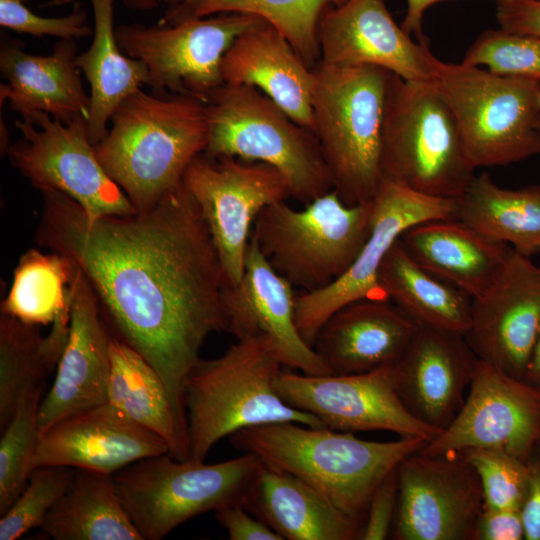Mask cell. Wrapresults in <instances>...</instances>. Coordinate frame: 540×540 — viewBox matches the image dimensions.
Segmentation results:
<instances>
[{"instance_id": "cell-45", "label": "cell", "mask_w": 540, "mask_h": 540, "mask_svg": "<svg viewBox=\"0 0 540 540\" xmlns=\"http://www.w3.org/2000/svg\"><path fill=\"white\" fill-rule=\"evenodd\" d=\"M495 16L502 30L540 38V0H497Z\"/></svg>"}, {"instance_id": "cell-22", "label": "cell", "mask_w": 540, "mask_h": 540, "mask_svg": "<svg viewBox=\"0 0 540 540\" xmlns=\"http://www.w3.org/2000/svg\"><path fill=\"white\" fill-rule=\"evenodd\" d=\"M477 362L463 334L418 326L392 365L393 384L408 411L441 433L463 407Z\"/></svg>"}, {"instance_id": "cell-13", "label": "cell", "mask_w": 540, "mask_h": 540, "mask_svg": "<svg viewBox=\"0 0 540 540\" xmlns=\"http://www.w3.org/2000/svg\"><path fill=\"white\" fill-rule=\"evenodd\" d=\"M183 184L199 206L227 285L237 284L258 214L291 197L287 179L262 162L202 153L189 165Z\"/></svg>"}, {"instance_id": "cell-23", "label": "cell", "mask_w": 540, "mask_h": 540, "mask_svg": "<svg viewBox=\"0 0 540 540\" xmlns=\"http://www.w3.org/2000/svg\"><path fill=\"white\" fill-rule=\"evenodd\" d=\"M165 453L169 445L163 438L105 403L63 418L41 433L32 466L113 475L138 460Z\"/></svg>"}, {"instance_id": "cell-43", "label": "cell", "mask_w": 540, "mask_h": 540, "mask_svg": "<svg viewBox=\"0 0 540 540\" xmlns=\"http://www.w3.org/2000/svg\"><path fill=\"white\" fill-rule=\"evenodd\" d=\"M242 504H234L215 511L218 523L231 540H283L265 522L252 516Z\"/></svg>"}, {"instance_id": "cell-5", "label": "cell", "mask_w": 540, "mask_h": 540, "mask_svg": "<svg viewBox=\"0 0 540 540\" xmlns=\"http://www.w3.org/2000/svg\"><path fill=\"white\" fill-rule=\"evenodd\" d=\"M281 366L254 340H238L217 358L199 359L185 384L189 459L204 461L219 440L244 428L288 421L325 427L280 397Z\"/></svg>"}, {"instance_id": "cell-9", "label": "cell", "mask_w": 540, "mask_h": 540, "mask_svg": "<svg viewBox=\"0 0 540 540\" xmlns=\"http://www.w3.org/2000/svg\"><path fill=\"white\" fill-rule=\"evenodd\" d=\"M434 80L456 116L475 169L540 155V79L499 75L435 57Z\"/></svg>"}, {"instance_id": "cell-16", "label": "cell", "mask_w": 540, "mask_h": 540, "mask_svg": "<svg viewBox=\"0 0 540 540\" xmlns=\"http://www.w3.org/2000/svg\"><path fill=\"white\" fill-rule=\"evenodd\" d=\"M276 390L285 403L344 432L384 430L402 437L435 439L440 432L413 416L399 399L392 365L356 374L281 372Z\"/></svg>"}, {"instance_id": "cell-50", "label": "cell", "mask_w": 540, "mask_h": 540, "mask_svg": "<svg viewBox=\"0 0 540 540\" xmlns=\"http://www.w3.org/2000/svg\"><path fill=\"white\" fill-rule=\"evenodd\" d=\"M53 4L63 5L68 3H76L78 0H50Z\"/></svg>"}, {"instance_id": "cell-4", "label": "cell", "mask_w": 540, "mask_h": 540, "mask_svg": "<svg viewBox=\"0 0 540 540\" xmlns=\"http://www.w3.org/2000/svg\"><path fill=\"white\" fill-rule=\"evenodd\" d=\"M314 133L333 190L348 205L372 201L384 181L381 144L395 74L374 66L313 67Z\"/></svg>"}, {"instance_id": "cell-30", "label": "cell", "mask_w": 540, "mask_h": 540, "mask_svg": "<svg viewBox=\"0 0 540 540\" xmlns=\"http://www.w3.org/2000/svg\"><path fill=\"white\" fill-rule=\"evenodd\" d=\"M379 282L387 298L417 326L466 334L472 298L421 267L400 238L382 263Z\"/></svg>"}, {"instance_id": "cell-35", "label": "cell", "mask_w": 540, "mask_h": 540, "mask_svg": "<svg viewBox=\"0 0 540 540\" xmlns=\"http://www.w3.org/2000/svg\"><path fill=\"white\" fill-rule=\"evenodd\" d=\"M346 0H165L159 24L222 13L258 16L279 30L311 68L320 60L317 26L323 11Z\"/></svg>"}, {"instance_id": "cell-24", "label": "cell", "mask_w": 540, "mask_h": 540, "mask_svg": "<svg viewBox=\"0 0 540 540\" xmlns=\"http://www.w3.org/2000/svg\"><path fill=\"white\" fill-rule=\"evenodd\" d=\"M417 325L389 299H359L334 312L314 349L332 374H356L393 365Z\"/></svg>"}, {"instance_id": "cell-42", "label": "cell", "mask_w": 540, "mask_h": 540, "mask_svg": "<svg viewBox=\"0 0 540 540\" xmlns=\"http://www.w3.org/2000/svg\"><path fill=\"white\" fill-rule=\"evenodd\" d=\"M398 491L396 468L380 482L370 498L361 539L384 540L389 536L396 516Z\"/></svg>"}, {"instance_id": "cell-26", "label": "cell", "mask_w": 540, "mask_h": 540, "mask_svg": "<svg viewBox=\"0 0 540 540\" xmlns=\"http://www.w3.org/2000/svg\"><path fill=\"white\" fill-rule=\"evenodd\" d=\"M408 254L421 267L459 288L472 299L497 280L513 252L456 218L427 220L400 236Z\"/></svg>"}, {"instance_id": "cell-32", "label": "cell", "mask_w": 540, "mask_h": 540, "mask_svg": "<svg viewBox=\"0 0 540 540\" xmlns=\"http://www.w3.org/2000/svg\"><path fill=\"white\" fill-rule=\"evenodd\" d=\"M42 531L55 540H143L116 491L113 475L75 469Z\"/></svg>"}, {"instance_id": "cell-34", "label": "cell", "mask_w": 540, "mask_h": 540, "mask_svg": "<svg viewBox=\"0 0 540 540\" xmlns=\"http://www.w3.org/2000/svg\"><path fill=\"white\" fill-rule=\"evenodd\" d=\"M110 360L108 403L163 438L173 458L188 460V446L179 433L166 386L158 372L115 336L111 340Z\"/></svg>"}, {"instance_id": "cell-40", "label": "cell", "mask_w": 540, "mask_h": 540, "mask_svg": "<svg viewBox=\"0 0 540 540\" xmlns=\"http://www.w3.org/2000/svg\"><path fill=\"white\" fill-rule=\"evenodd\" d=\"M459 453L478 475L484 507L520 510L529 482L527 462L492 448H467Z\"/></svg>"}, {"instance_id": "cell-15", "label": "cell", "mask_w": 540, "mask_h": 540, "mask_svg": "<svg viewBox=\"0 0 540 540\" xmlns=\"http://www.w3.org/2000/svg\"><path fill=\"white\" fill-rule=\"evenodd\" d=\"M397 473L394 539L472 540L483 494L475 469L461 453L417 451L399 464Z\"/></svg>"}, {"instance_id": "cell-28", "label": "cell", "mask_w": 540, "mask_h": 540, "mask_svg": "<svg viewBox=\"0 0 540 540\" xmlns=\"http://www.w3.org/2000/svg\"><path fill=\"white\" fill-rule=\"evenodd\" d=\"M243 506L283 540L361 539L362 520L338 509L300 478L264 464Z\"/></svg>"}, {"instance_id": "cell-41", "label": "cell", "mask_w": 540, "mask_h": 540, "mask_svg": "<svg viewBox=\"0 0 540 540\" xmlns=\"http://www.w3.org/2000/svg\"><path fill=\"white\" fill-rule=\"evenodd\" d=\"M0 25L36 37L52 36L75 40L93 35L88 15L75 3L73 11L61 17H43L27 8L24 0H0Z\"/></svg>"}, {"instance_id": "cell-8", "label": "cell", "mask_w": 540, "mask_h": 540, "mask_svg": "<svg viewBox=\"0 0 540 540\" xmlns=\"http://www.w3.org/2000/svg\"><path fill=\"white\" fill-rule=\"evenodd\" d=\"M373 200L346 204L331 190L301 210L285 201L263 208L251 237L274 270L303 292L342 276L369 237Z\"/></svg>"}, {"instance_id": "cell-46", "label": "cell", "mask_w": 540, "mask_h": 540, "mask_svg": "<svg viewBox=\"0 0 540 540\" xmlns=\"http://www.w3.org/2000/svg\"><path fill=\"white\" fill-rule=\"evenodd\" d=\"M529 482L520 508L524 526V539L540 540V444L529 460Z\"/></svg>"}, {"instance_id": "cell-19", "label": "cell", "mask_w": 540, "mask_h": 540, "mask_svg": "<svg viewBox=\"0 0 540 540\" xmlns=\"http://www.w3.org/2000/svg\"><path fill=\"white\" fill-rule=\"evenodd\" d=\"M540 331V267L513 249L503 271L472 299L465 339L476 357L525 381Z\"/></svg>"}, {"instance_id": "cell-25", "label": "cell", "mask_w": 540, "mask_h": 540, "mask_svg": "<svg viewBox=\"0 0 540 540\" xmlns=\"http://www.w3.org/2000/svg\"><path fill=\"white\" fill-rule=\"evenodd\" d=\"M221 73L225 84L257 88L312 131L313 68L268 22L233 41L222 59Z\"/></svg>"}, {"instance_id": "cell-33", "label": "cell", "mask_w": 540, "mask_h": 540, "mask_svg": "<svg viewBox=\"0 0 540 540\" xmlns=\"http://www.w3.org/2000/svg\"><path fill=\"white\" fill-rule=\"evenodd\" d=\"M70 314L57 318L49 334L42 336L39 325L1 313L0 431L11 421L23 395L43 387L56 369L68 339Z\"/></svg>"}, {"instance_id": "cell-48", "label": "cell", "mask_w": 540, "mask_h": 540, "mask_svg": "<svg viewBox=\"0 0 540 540\" xmlns=\"http://www.w3.org/2000/svg\"><path fill=\"white\" fill-rule=\"evenodd\" d=\"M525 381L540 390V331L527 366Z\"/></svg>"}, {"instance_id": "cell-10", "label": "cell", "mask_w": 540, "mask_h": 540, "mask_svg": "<svg viewBox=\"0 0 540 540\" xmlns=\"http://www.w3.org/2000/svg\"><path fill=\"white\" fill-rule=\"evenodd\" d=\"M263 463L251 453L218 463L169 453L113 474L119 498L143 540H161L195 516L242 504Z\"/></svg>"}, {"instance_id": "cell-29", "label": "cell", "mask_w": 540, "mask_h": 540, "mask_svg": "<svg viewBox=\"0 0 540 540\" xmlns=\"http://www.w3.org/2000/svg\"><path fill=\"white\" fill-rule=\"evenodd\" d=\"M93 10V39L78 54L76 66L90 86L88 135L95 146L107 134L113 113L129 96L149 85L146 65L129 57L120 48L114 26L115 0H90Z\"/></svg>"}, {"instance_id": "cell-18", "label": "cell", "mask_w": 540, "mask_h": 540, "mask_svg": "<svg viewBox=\"0 0 540 540\" xmlns=\"http://www.w3.org/2000/svg\"><path fill=\"white\" fill-rule=\"evenodd\" d=\"M293 285L277 273L251 237L241 280L226 285V331L261 344L282 366L307 375L332 374L299 333Z\"/></svg>"}, {"instance_id": "cell-11", "label": "cell", "mask_w": 540, "mask_h": 540, "mask_svg": "<svg viewBox=\"0 0 540 540\" xmlns=\"http://www.w3.org/2000/svg\"><path fill=\"white\" fill-rule=\"evenodd\" d=\"M21 139L6 148L11 165L39 191H60L89 218L137 212L100 164L88 135L87 118L69 123L29 107H15Z\"/></svg>"}, {"instance_id": "cell-17", "label": "cell", "mask_w": 540, "mask_h": 540, "mask_svg": "<svg viewBox=\"0 0 540 540\" xmlns=\"http://www.w3.org/2000/svg\"><path fill=\"white\" fill-rule=\"evenodd\" d=\"M540 444V390L478 359L463 407L419 452L492 448L528 462Z\"/></svg>"}, {"instance_id": "cell-31", "label": "cell", "mask_w": 540, "mask_h": 540, "mask_svg": "<svg viewBox=\"0 0 540 540\" xmlns=\"http://www.w3.org/2000/svg\"><path fill=\"white\" fill-rule=\"evenodd\" d=\"M454 218L526 257L540 254V185L509 189L488 173L475 175L456 199Z\"/></svg>"}, {"instance_id": "cell-1", "label": "cell", "mask_w": 540, "mask_h": 540, "mask_svg": "<svg viewBox=\"0 0 540 540\" xmlns=\"http://www.w3.org/2000/svg\"><path fill=\"white\" fill-rule=\"evenodd\" d=\"M40 192L37 241L82 271L112 335L158 372L188 444L187 378L206 338L226 331L227 282L198 204L182 183L147 211L89 218L64 193Z\"/></svg>"}, {"instance_id": "cell-49", "label": "cell", "mask_w": 540, "mask_h": 540, "mask_svg": "<svg viewBox=\"0 0 540 540\" xmlns=\"http://www.w3.org/2000/svg\"><path fill=\"white\" fill-rule=\"evenodd\" d=\"M124 4L134 10L148 11L152 10L161 4H165V0H122Z\"/></svg>"}, {"instance_id": "cell-7", "label": "cell", "mask_w": 540, "mask_h": 540, "mask_svg": "<svg viewBox=\"0 0 540 540\" xmlns=\"http://www.w3.org/2000/svg\"><path fill=\"white\" fill-rule=\"evenodd\" d=\"M204 103L208 128L204 154L273 166L287 179L291 197L304 205L333 190L314 133L263 92L224 84Z\"/></svg>"}, {"instance_id": "cell-37", "label": "cell", "mask_w": 540, "mask_h": 540, "mask_svg": "<svg viewBox=\"0 0 540 540\" xmlns=\"http://www.w3.org/2000/svg\"><path fill=\"white\" fill-rule=\"evenodd\" d=\"M43 387L29 390L1 431L0 439V515H3L25 488L39 440L38 409Z\"/></svg>"}, {"instance_id": "cell-39", "label": "cell", "mask_w": 540, "mask_h": 540, "mask_svg": "<svg viewBox=\"0 0 540 540\" xmlns=\"http://www.w3.org/2000/svg\"><path fill=\"white\" fill-rule=\"evenodd\" d=\"M462 63L499 75L540 79V38L488 29L470 45Z\"/></svg>"}, {"instance_id": "cell-38", "label": "cell", "mask_w": 540, "mask_h": 540, "mask_svg": "<svg viewBox=\"0 0 540 540\" xmlns=\"http://www.w3.org/2000/svg\"><path fill=\"white\" fill-rule=\"evenodd\" d=\"M75 469L65 466L35 467L28 482L0 518V540H15L41 527L48 512L67 492Z\"/></svg>"}, {"instance_id": "cell-21", "label": "cell", "mask_w": 540, "mask_h": 540, "mask_svg": "<svg viewBox=\"0 0 540 540\" xmlns=\"http://www.w3.org/2000/svg\"><path fill=\"white\" fill-rule=\"evenodd\" d=\"M71 293L68 339L38 409L40 433L72 414L108 403L113 335L93 288L76 266Z\"/></svg>"}, {"instance_id": "cell-20", "label": "cell", "mask_w": 540, "mask_h": 540, "mask_svg": "<svg viewBox=\"0 0 540 540\" xmlns=\"http://www.w3.org/2000/svg\"><path fill=\"white\" fill-rule=\"evenodd\" d=\"M391 16L385 0H346L326 8L317 26L320 61L374 66L407 81L434 80L435 56Z\"/></svg>"}, {"instance_id": "cell-6", "label": "cell", "mask_w": 540, "mask_h": 540, "mask_svg": "<svg viewBox=\"0 0 540 540\" xmlns=\"http://www.w3.org/2000/svg\"><path fill=\"white\" fill-rule=\"evenodd\" d=\"M383 179L428 196L457 199L474 178L456 116L439 85L394 75L382 144Z\"/></svg>"}, {"instance_id": "cell-44", "label": "cell", "mask_w": 540, "mask_h": 540, "mask_svg": "<svg viewBox=\"0 0 540 540\" xmlns=\"http://www.w3.org/2000/svg\"><path fill=\"white\" fill-rule=\"evenodd\" d=\"M524 526L520 510L482 508L472 540H521Z\"/></svg>"}, {"instance_id": "cell-12", "label": "cell", "mask_w": 540, "mask_h": 540, "mask_svg": "<svg viewBox=\"0 0 540 540\" xmlns=\"http://www.w3.org/2000/svg\"><path fill=\"white\" fill-rule=\"evenodd\" d=\"M266 21L243 13H222L176 24H120L122 51L142 61L153 92L188 95L205 102L224 85L222 59L243 32Z\"/></svg>"}, {"instance_id": "cell-27", "label": "cell", "mask_w": 540, "mask_h": 540, "mask_svg": "<svg viewBox=\"0 0 540 540\" xmlns=\"http://www.w3.org/2000/svg\"><path fill=\"white\" fill-rule=\"evenodd\" d=\"M75 40H60L50 55L26 52L20 43H6L0 51V70L7 84L0 86V100L11 108L29 107L69 123L88 120L90 95L75 64Z\"/></svg>"}, {"instance_id": "cell-2", "label": "cell", "mask_w": 540, "mask_h": 540, "mask_svg": "<svg viewBox=\"0 0 540 540\" xmlns=\"http://www.w3.org/2000/svg\"><path fill=\"white\" fill-rule=\"evenodd\" d=\"M110 121L95 153L137 212L151 209L177 189L207 146L205 103L192 96L140 89Z\"/></svg>"}, {"instance_id": "cell-36", "label": "cell", "mask_w": 540, "mask_h": 540, "mask_svg": "<svg viewBox=\"0 0 540 540\" xmlns=\"http://www.w3.org/2000/svg\"><path fill=\"white\" fill-rule=\"evenodd\" d=\"M74 271L72 261L58 252L27 251L14 269L1 313L28 324H52L71 312Z\"/></svg>"}, {"instance_id": "cell-14", "label": "cell", "mask_w": 540, "mask_h": 540, "mask_svg": "<svg viewBox=\"0 0 540 540\" xmlns=\"http://www.w3.org/2000/svg\"><path fill=\"white\" fill-rule=\"evenodd\" d=\"M369 237L348 270L328 286L296 295L295 320L304 341L314 348L327 319L359 299H388L380 282L382 263L404 231L418 223L454 218L456 199L428 196L384 180L373 199Z\"/></svg>"}, {"instance_id": "cell-3", "label": "cell", "mask_w": 540, "mask_h": 540, "mask_svg": "<svg viewBox=\"0 0 540 540\" xmlns=\"http://www.w3.org/2000/svg\"><path fill=\"white\" fill-rule=\"evenodd\" d=\"M230 440L235 449L300 478L338 509L363 522L380 482L428 443L412 436L368 441L352 432L290 421L244 428Z\"/></svg>"}, {"instance_id": "cell-47", "label": "cell", "mask_w": 540, "mask_h": 540, "mask_svg": "<svg viewBox=\"0 0 540 540\" xmlns=\"http://www.w3.org/2000/svg\"><path fill=\"white\" fill-rule=\"evenodd\" d=\"M444 0H406L407 9L401 27L409 34L415 33L418 40H423L422 22L426 10Z\"/></svg>"}]
</instances>
